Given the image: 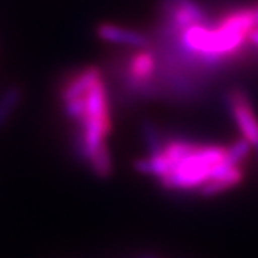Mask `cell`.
<instances>
[{
    "label": "cell",
    "instance_id": "1",
    "mask_svg": "<svg viewBox=\"0 0 258 258\" xmlns=\"http://www.w3.org/2000/svg\"><path fill=\"white\" fill-rule=\"evenodd\" d=\"M227 148L195 145L181 161L172 166L168 175L159 178L166 189H200L211 179L212 169L224 161Z\"/></svg>",
    "mask_w": 258,
    "mask_h": 258
},
{
    "label": "cell",
    "instance_id": "2",
    "mask_svg": "<svg viewBox=\"0 0 258 258\" xmlns=\"http://www.w3.org/2000/svg\"><path fill=\"white\" fill-rule=\"evenodd\" d=\"M245 36L224 35L218 29H208L201 23H194L184 30L185 46L210 59L234 52L242 45Z\"/></svg>",
    "mask_w": 258,
    "mask_h": 258
},
{
    "label": "cell",
    "instance_id": "3",
    "mask_svg": "<svg viewBox=\"0 0 258 258\" xmlns=\"http://www.w3.org/2000/svg\"><path fill=\"white\" fill-rule=\"evenodd\" d=\"M225 102L240 128L242 138L247 139L251 147L258 149V119L252 111L247 93L241 89H234L227 93Z\"/></svg>",
    "mask_w": 258,
    "mask_h": 258
},
{
    "label": "cell",
    "instance_id": "4",
    "mask_svg": "<svg viewBox=\"0 0 258 258\" xmlns=\"http://www.w3.org/2000/svg\"><path fill=\"white\" fill-rule=\"evenodd\" d=\"M96 36L103 42L116 43V45H125V46L145 47L149 43L147 35L132 30V29L120 28L112 23H101L96 28Z\"/></svg>",
    "mask_w": 258,
    "mask_h": 258
},
{
    "label": "cell",
    "instance_id": "5",
    "mask_svg": "<svg viewBox=\"0 0 258 258\" xmlns=\"http://www.w3.org/2000/svg\"><path fill=\"white\" fill-rule=\"evenodd\" d=\"M101 79V71L96 66H88L79 74H76L64 83L60 91V99L63 102L71 101L75 98H79L86 95L88 91L92 88L95 83Z\"/></svg>",
    "mask_w": 258,
    "mask_h": 258
},
{
    "label": "cell",
    "instance_id": "6",
    "mask_svg": "<svg viewBox=\"0 0 258 258\" xmlns=\"http://www.w3.org/2000/svg\"><path fill=\"white\" fill-rule=\"evenodd\" d=\"M254 26H255L254 10L242 9L238 10V12H232L231 15L225 16L217 29L222 32L224 35L247 37V33Z\"/></svg>",
    "mask_w": 258,
    "mask_h": 258
},
{
    "label": "cell",
    "instance_id": "7",
    "mask_svg": "<svg viewBox=\"0 0 258 258\" xmlns=\"http://www.w3.org/2000/svg\"><path fill=\"white\" fill-rule=\"evenodd\" d=\"M23 89L20 85H10L0 93V129H3L15 112L18 111L20 102L23 101Z\"/></svg>",
    "mask_w": 258,
    "mask_h": 258
},
{
    "label": "cell",
    "instance_id": "8",
    "mask_svg": "<svg viewBox=\"0 0 258 258\" xmlns=\"http://www.w3.org/2000/svg\"><path fill=\"white\" fill-rule=\"evenodd\" d=\"M244 179V172L240 166L232 168L230 172H227L225 175L218 176V178H212L208 182L200 188V194L204 197H214L218 194L224 192L230 188H234L240 184L241 181Z\"/></svg>",
    "mask_w": 258,
    "mask_h": 258
},
{
    "label": "cell",
    "instance_id": "9",
    "mask_svg": "<svg viewBox=\"0 0 258 258\" xmlns=\"http://www.w3.org/2000/svg\"><path fill=\"white\" fill-rule=\"evenodd\" d=\"M134 168L138 171L139 174L162 178V176L168 175V174L171 172L172 164H171V161L165 157V154H162V155H157V157H149L145 158V159H138V161H135Z\"/></svg>",
    "mask_w": 258,
    "mask_h": 258
},
{
    "label": "cell",
    "instance_id": "10",
    "mask_svg": "<svg viewBox=\"0 0 258 258\" xmlns=\"http://www.w3.org/2000/svg\"><path fill=\"white\" fill-rule=\"evenodd\" d=\"M155 71V57L151 52H139L132 57L129 64L131 76L137 81H147Z\"/></svg>",
    "mask_w": 258,
    "mask_h": 258
},
{
    "label": "cell",
    "instance_id": "11",
    "mask_svg": "<svg viewBox=\"0 0 258 258\" xmlns=\"http://www.w3.org/2000/svg\"><path fill=\"white\" fill-rule=\"evenodd\" d=\"M89 165L95 175L98 178H109L112 175V158L109 148L106 144H103L92 157L89 158Z\"/></svg>",
    "mask_w": 258,
    "mask_h": 258
},
{
    "label": "cell",
    "instance_id": "12",
    "mask_svg": "<svg viewBox=\"0 0 258 258\" xmlns=\"http://www.w3.org/2000/svg\"><path fill=\"white\" fill-rule=\"evenodd\" d=\"M142 132H144V138H145L151 157L162 155L165 149V144L162 142L161 134L158 132L157 126L151 120H145L142 125Z\"/></svg>",
    "mask_w": 258,
    "mask_h": 258
},
{
    "label": "cell",
    "instance_id": "13",
    "mask_svg": "<svg viewBox=\"0 0 258 258\" xmlns=\"http://www.w3.org/2000/svg\"><path fill=\"white\" fill-rule=\"evenodd\" d=\"M251 149V144L247 139H238L231 147L227 148L224 162L230 166H240V164L247 158Z\"/></svg>",
    "mask_w": 258,
    "mask_h": 258
},
{
    "label": "cell",
    "instance_id": "14",
    "mask_svg": "<svg viewBox=\"0 0 258 258\" xmlns=\"http://www.w3.org/2000/svg\"><path fill=\"white\" fill-rule=\"evenodd\" d=\"M194 147H195V144H192V142L182 141V139H172V141H169L165 145L164 154H165V157L171 161V164L174 166L176 162L181 161L188 152H191L194 149Z\"/></svg>",
    "mask_w": 258,
    "mask_h": 258
},
{
    "label": "cell",
    "instance_id": "15",
    "mask_svg": "<svg viewBox=\"0 0 258 258\" xmlns=\"http://www.w3.org/2000/svg\"><path fill=\"white\" fill-rule=\"evenodd\" d=\"M63 111L68 118L79 122L85 116V112H86V98H85V95L79 96V98H75V99H71V101L63 102Z\"/></svg>",
    "mask_w": 258,
    "mask_h": 258
},
{
    "label": "cell",
    "instance_id": "16",
    "mask_svg": "<svg viewBox=\"0 0 258 258\" xmlns=\"http://www.w3.org/2000/svg\"><path fill=\"white\" fill-rule=\"evenodd\" d=\"M168 3H171V5H174L176 8L188 12L192 16L194 20H195V23H201V22H204V19H205L204 10L194 0H168Z\"/></svg>",
    "mask_w": 258,
    "mask_h": 258
},
{
    "label": "cell",
    "instance_id": "17",
    "mask_svg": "<svg viewBox=\"0 0 258 258\" xmlns=\"http://www.w3.org/2000/svg\"><path fill=\"white\" fill-rule=\"evenodd\" d=\"M254 19H255V26H258V3H257V6L254 8Z\"/></svg>",
    "mask_w": 258,
    "mask_h": 258
},
{
    "label": "cell",
    "instance_id": "18",
    "mask_svg": "<svg viewBox=\"0 0 258 258\" xmlns=\"http://www.w3.org/2000/svg\"><path fill=\"white\" fill-rule=\"evenodd\" d=\"M144 258H157V257H152V255H147V257H144Z\"/></svg>",
    "mask_w": 258,
    "mask_h": 258
},
{
    "label": "cell",
    "instance_id": "19",
    "mask_svg": "<svg viewBox=\"0 0 258 258\" xmlns=\"http://www.w3.org/2000/svg\"><path fill=\"white\" fill-rule=\"evenodd\" d=\"M257 151H258V149H257Z\"/></svg>",
    "mask_w": 258,
    "mask_h": 258
}]
</instances>
